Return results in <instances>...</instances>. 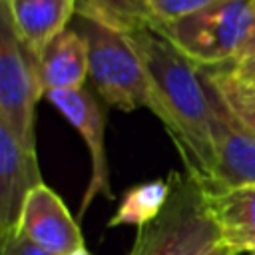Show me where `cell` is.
<instances>
[{"mask_svg":"<svg viewBox=\"0 0 255 255\" xmlns=\"http://www.w3.org/2000/svg\"><path fill=\"white\" fill-rule=\"evenodd\" d=\"M253 24L255 0H217L159 28L197 68H217L241 56Z\"/></svg>","mask_w":255,"mask_h":255,"instance_id":"obj_4","label":"cell"},{"mask_svg":"<svg viewBox=\"0 0 255 255\" xmlns=\"http://www.w3.org/2000/svg\"><path fill=\"white\" fill-rule=\"evenodd\" d=\"M249 255H255V249H253V251H251V253H249Z\"/></svg>","mask_w":255,"mask_h":255,"instance_id":"obj_22","label":"cell"},{"mask_svg":"<svg viewBox=\"0 0 255 255\" xmlns=\"http://www.w3.org/2000/svg\"><path fill=\"white\" fill-rule=\"evenodd\" d=\"M227 70L241 86L255 92V54L239 58L233 64H227Z\"/></svg>","mask_w":255,"mask_h":255,"instance_id":"obj_18","label":"cell"},{"mask_svg":"<svg viewBox=\"0 0 255 255\" xmlns=\"http://www.w3.org/2000/svg\"><path fill=\"white\" fill-rule=\"evenodd\" d=\"M2 255H52L32 239H28L22 231H12L10 235L2 237Z\"/></svg>","mask_w":255,"mask_h":255,"instance_id":"obj_17","label":"cell"},{"mask_svg":"<svg viewBox=\"0 0 255 255\" xmlns=\"http://www.w3.org/2000/svg\"><path fill=\"white\" fill-rule=\"evenodd\" d=\"M207 201L221 243L239 255H249L255 249V185L207 189Z\"/></svg>","mask_w":255,"mask_h":255,"instance_id":"obj_12","label":"cell"},{"mask_svg":"<svg viewBox=\"0 0 255 255\" xmlns=\"http://www.w3.org/2000/svg\"><path fill=\"white\" fill-rule=\"evenodd\" d=\"M16 229L52 255H70L84 247L78 221L46 183L36 185L28 193Z\"/></svg>","mask_w":255,"mask_h":255,"instance_id":"obj_8","label":"cell"},{"mask_svg":"<svg viewBox=\"0 0 255 255\" xmlns=\"http://www.w3.org/2000/svg\"><path fill=\"white\" fill-rule=\"evenodd\" d=\"M44 98L36 64L18 42L0 10V124L28 151L36 153V104Z\"/></svg>","mask_w":255,"mask_h":255,"instance_id":"obj_5","label":"cell"},{"mask_svg":"<svg viewBox=\"0 0 255 255\" xmlns=\"http://www.w3.org/2000/svg\"><path fill=\"white\" fill-rule=\"evenodd\" d=\"M209 255H239V253H235L233 249H229V247H225V245L221 243V245H217Z\"/></svg>","mask_w":255,"mask_h":255,"instance_id":"obj_20","label":"cell"},{"mask_svg":"<svg viewBox=\"0 0 255 255\" xmlns=\"http://www.w3.org/2000/svg\"><path fill=\"white\" fill-rule=\"evenodd\" d=\"M44 183L36 153L24 149L0 124V235L16 231L28 193Z\"/></svg>","mask_w":255,"mask_h":255,"instance_id":"obj_9","label":"cell"},{"mask_svg":"<svg viewBox=\"0 0 255 255\" xmlns=\"http://www.w3.org/2000/svg\"><path fill=\"white\" fill-rule=\"evenodd\" d=\"M171 191L155 219L137 227L128 255H209L221 245L207 189L189 173H169Z\"/></svg>","mask_w":255,"mask_h":255,"instance_id":"obj_2","label":"cell"},{"mask_svg":"<svg viewBox=\"0 0 255 255\" xmlns=\"http://www.w3.org/2000/svg\"><path fill=\"white\" fill-rule=\"evenodd\" d=\"M217 0H147L151 18L157 26L173 24Z\"/></svg>","mask_w":255,"mask_h":255,"instance_id":"obj_16","label":"cell"},{"mask_svg":"<svg viewBox=\"0 0 255 255\" xmlns=\"http://www.w3.org/2000/svg\"><path fill=\"white\" fill-rule=\"evenodd\" d=\"M76 16L96 20L124 34L155 24L147 0H76Z\"/></svg>","mask_w":255,"mask_h":255,"instance_id":"obj_14","label":"cell"},{"mask_svg":"<svg viewBox=\"0 0 255 255\" xmlns=\"http://www.w3.org/2000/svg\"><path fill=\"white\" fill-rule=\"evenodd\" d=\"M253 54H255V24H253V30H251V34H249V40H247V44H245V48H243V52H241L239 58L253 56ZM239 58H237V60H239Z\"/></svg>","mask_w":255,"mask_h":255,"instance_id":"obj_19","label":"cell"},{"mask_svg":"<svg viewBox=\"0 0 255 255\" xmlns=\"http://www.w3.org/2000/svg\"><path fill=\"white\" fill-rule=\"evenodd\" d=\"M171 191V181L167 179H151L145 183H137L129 187L124 197L120 199V205L112 219L108 221V227H120V225H145L151 219L159 215L163 205L167 203Z\"/></svg>","mask_w":255,"mask_h":255,"instance_id":"obj_13","label":"cell"},{"mask_svg":"<svg viewBox=\"0 0 255 255\" xmlns=\"http://www.w3.org/2000/svg\"><path fill=\"white\" fill-rule=\"evenodd\" d=\"M2 10L18 42L36 62L76 16V0H2Z\"/></svg>","mask_w":255,"mask_h":255,"instance_id":"obj_10","label":"cell"},{"mask_svg":"<svg viewBox=\"0 0 255 255\" xmlns=\"http://www.w3.org/2000/svg\"><path fill=\"white\" fill-rule=\"evenodd\" d=\"M34 64L44 96L56 90L84 88L88 78V44L74 26H68L44 48Z\"/></svg>","mask_w":255,"mask_h":255,"instance_id":"obj_11","label":"cell"},{"mask_svg":"<svg viewBox=\"0 0 255 255\" xmlns=\"http://www.w3.org/2000/svg\"><path fill=\"white\" fill-rule=\"evenodd\" d=\"M74 28L88 44V78L96 94L122 112L153 110L145 70L126 34L82 16H76Z\"/></svg>","mask_w":255,"mask_h":255,"instance_id":"obj_3","label":"cell"},{"mask_svg":"<svg viewBox=\"0 0 255 255\" xmlns=\"http://www.w3.org/2000/svg\"><path fill=\"white\" fill-rule=\"evenodd\" d=\"M44 98L82 135L90 151L92 175H90V181H88V187H86V193L80 205V217H82L98 195H104L106 199H114V193L110 187V169H108V159H106V141H104L106 139L104 137L106 116L102 112V106L94 98V94L86 88L56 90V92H48Z\"/></svg>","mask_w":255,"mask_h":255,"instance_id":"obj_7","label":"cell"},{"mask_svg":"<svg viewBox=\"0 0 255 255\" xmlns=\"http://www.w3.org/2000/svg\"><path fill=\"white\" fill-rule=\"evenodd\" d=\"M201 74L215 86L227 108L235 114V118L255 135V92L241 86L227 70V66L217 68H199Z\"/></svg>","mask_w":255,"mask_h":255,"instance_id":"obj_15","label":"cell"},{"mask_svg":"<svg viewBox=\"0 0 255 255\" xmlns=\"http://www.w3.org/2000/svg\"><path fill=\"white\" fill-rule=\"evenodd\" d=\"M145 70L153 114L169 131L183 165L207 189L215 183V149L211 137V112L199 68L187 60L157 24L126 32Z\"/></svg>","mask_w":255,"mask_h":255,"instance_id":"obj_1","label":"cell"},{"mask_svg":"<svg viewBox=\"0 0 255 255\" xmlns=\"http://www.w3.org/2000/svg\"><path fill=\"white\" fill-rule=\"evenodd\" d=\"M70 255H92V253H90V251H88L86 247H80V249H76V251H72Z\"/></svg>","mask_w":255,"mask_h":255,"instance_id":"obj_21","label":"cell"},{"mask_svg":"<svg viewBox=\"0 0 255 255\" xmlns=\"http://www.w3.org/2000/svg\"><path fill=\"white\" fill-rule=\"evenodd\" d=\"M201 80L209 98V124L215 149V183L209 189L255 185V135L235 118L215 86L203 74Z\"/></svg>","mask_w":255,"mask_h":255,"instance_id":"obj_6","label":"cell"}]
</instances>
